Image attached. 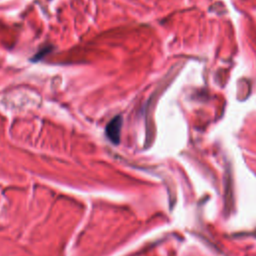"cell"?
<instances>
[{
  "instance_id": "1",
  "label": "cell",
  "mask_w": 256,
  "mask_h": 256,
  "mask_svg": "<svg viewBox=\"0 0 256 256\" xmlns=\"http://www.w3.org/2000/svg\"><path fill=\"white\" fill-rule=\"evenodd\" d=\"M122 127V118L120 116L114 117L106 126V135L111 142L118 144L120 140V131Z\"/></svg>"
}]
</instances>
